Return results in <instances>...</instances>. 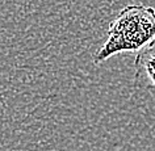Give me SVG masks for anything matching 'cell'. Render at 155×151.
Masks as SVG:
<instances>
[{"instance_id":"7a4b0ae2","label":"cell","mask_w":155,"mask_h":151,"mask_svg":"<svg viewBox=\"0 0 155 151\" xmlns=\"http://www.w3.org/2000/svg\"><path fill=\"white\" fill-rule=\"evenodd\" d=\"M134 87L155 90V41L139 50L135 57Z\"/></svg>"},{"instance_id":"6da1fadb","label":"cell","mask_w":155,"mask_h":151,"mask_svg":"<svg viewBox=\"0 0 155 151\" xmlns=\"http://www.w3.org/2000/svg\"><path fill=\"white\" fill-rule=\"evenodd\" d=\"M155 41V8L142 4L126 5L109 24L107 40L94 57L100 64L121 53L139 51Z\"/></svg>"}]
</instances>
